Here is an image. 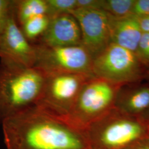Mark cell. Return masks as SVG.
<instances>
[{
	"mask_svg": "<svg viewBox=\"0 0 149 149\" xmlns=\"http://www.w3.org/2000/svg\"><path fill=\"white\" fill-rule=\"evenodd\" d=\"M92 71L95 76L121 86L140 82L149 72L135 53L112 43L93 58Z\"/></svg>",
	"mask_w": 149,
	"mask_h": 149,
	"instance_id": "5b68a950",
	"label": "cell"
},
{
	"mask_svg": "<svg viewBox=\"0 0 149 149\" xmlns=\"http://www.w3.org/2000/svg\"><path fill=\"white\" fill-rule=\"evenodd\" d=\"M108 15L111 43L135 53L143 34L138 17L133 15L123 17Z\"/></svg>",
	"mask_w": 149,
	"mask_h": 149,
	"instance_id": "7c38bea8",
	"label": "cell"
},
{
	"mask_svg": "<svg viewBox=\"0 0 149 149\" xmlns=\"http://www.w3.org/2000/svg\"><path fill=\"white\" fill-rule=\"evenodd\" d=\"M149 107V84L123 85L118 91L114 108L126 114L141 116Z\"/></svg>",
	"mask_w": 149,
	"mask_h": 149,
	"instance_id": "8fae6325",
	"label": "cell"
},
{
	"mask_svg": "<svg viewBox=\"0 0 149 149\" xmlns=\"http://www.w3.org/2000/svg\"><path fill=\"white\" fill-rule=\"evenodd\" d=\"M48 16L50 18L70 13L77 9V0H47Z\"/></svg>",
	"mask_w": 149,
	"mask_h": 149,
	"instance_id": "2e32d148",
	"label": "cell"
},
{
	"mask_svg": "<svg viewBox=\"0 0 149 149\" xmlns=\"http://www.w3.org/2000/svg\"><path fill=\"white\" fill-rule=\"evenodd\" d=\"M147 78H149V72H148V77Z\"/></svg>",
	"mask_w": 149,
	"mask_h": 149,
	"instance_id": "d4e9b609",
	"label": "cell"
},
{
	"mask_svg": "<svg viewBox=\"0 0 149 149\" xmlns=\"http://www.w3.org/2000/svg\"><path fill=\"white\" fill-rule=\"evenodd\" d=\"M16 20L19 26L33 17L48 16L47 0H15Z\"/></svg>",
	"mask_w": 149,
	"mask_h": 149,
	"instance_id": "4fadbf2b",
	"label": "cell"
},
{
	"mask_svg": "<svg viewBox=\"0 0 149 149\" xmlns=\"http://www.w3.org/2000/svg\"><path fill=\"white\" fill-rule=\"evenodd\" d=\"M14 3L15 0H0V24L12 11Z\"/></svg>",
	"mask_w": 149,
	"mask_h": 149,
	"instance_id": "ffe728a7",
	"label": "cell"
},
{
	"mask_svg": "<svg viewBox=\"0 0 149 149\" xmlns=\"http://www.w3.org/2000/svg\"><path fill=\"white\" fill-rule=\"evenodd\" d=\"M146 140H147V141H148V143H149V135H148V136H147V138H146Z\"/></svg>",
	"mask_w": 149,
	"mask_h": 149,
	"instance_id": "cb8c5ba5",
	"label": "cell"
},
{
	"mask_svg": "<svg viewBox=\"0 0 149 149\" xmlns=\"http://www.w3.org/2000/svg\"><path fill=\"white\" fill-rule=\"evenodd\" d=\"M103 0H77V8L102 10Z\"/></svg>",
	"mask_w": 149,
	"mask_h": 149,
	"instance_id": "d6986e66",
	"label": "cell"
},
{
	"mask_svg": "<svg viewBox=\"0 0 149 149\" xmlns=\"http://www.w3.org/2000/svg\"><path fill=\"white\" fill-rule=\"evenodd\" d=\"M80 26L82 45L93 58L111 43L109 15L105 11L77 8L70 13Z\"/></svg>",
	"mask_w": 149,
	"mask_h": 149,
	"instance_id": "ba28073f",
	"label": "cell"
},
{
	"mask_svg": "<svg viewBox=\"0 0 149 149\" xmlns=\"http://www.w3.org/2000/svg\"><path fill=\"white\" fill-rule=\"evenodd\" d=\"M50 19L47 15L37 16L28 19L19 27L27 40L32 44H36L47 30Z\"/></svg>",
	"mask_w": 149,
	"mask_h": 149,
	"instance_id": "5bb4252c",
	"label": "cell"
},
{
	"mask_svg": "<svg viewBox=\"0 0 149 149\" xmlns=\"http://www.w3.org/2000/svg\"><path fill=\"white\" fill-rule=\"evenodd\" d=\"M0 58H6L27 67H34L33 44L25 37L16 20L14 7L0 24Z\"/></svg>",
	"mask_w": 149,
	"mask_h": 149,
	"instance_id": "9c48e42d",
	"label": "cell"
},
{
	"mask_svg": "<svg viewBox=\"0 0 149 149\" xmlns=\"http://www.w3.org/2000/svg\"><path fill=\"white\" fill-rule=\"evenodd\" d=\"M141 117L149 123V107L148 109L144 112V113L141 116Z\"/></svg>",
	"mask_w": 149,
	"mask_h": 149,
	"instance_id": "603a6c76",
	"label": "cell"
},
{
	"mask_svg": "<svg viewBox=\"0 0 149 149\" xmlns=\"http://www.w3.org/2000/svg\"><path fill=\"white\" fill-rule=\"evenodd\" d=\"M135 53L140 63L149 70V33H143Z\"/></svg>",
	"mask_w": 149,
	"mask_h": 149,
	"instance_id": "e0dca14e",
	"label": "cell"
},
{
	"mask_svg": "<svg viewBox=\"0 0 149 149\" xmlns=\"http://www.w3.org/2000/svg\"><path fill=\"white\" fill-rule=\"evenodd\" d=\"M37 43L50 47L82 45L79 24L70 13L53 17L47 30Z\"/></svg>",
	"mask_w": 149,
	"mask_h": 149,
	"instance_id": "30bf717a",
	"label": "cell"
},
{
	"mask_svg": "<svg viewBox=\"0 0 149 149\" xmlns=\"http://www.w3.org/2000/svg\"><path fill=\"white\" fill-rule=\"evenodd\" d=\"M121 86L96 76L91 77L82 86L66 120L75 128L85 130L114 108Z\"/></svg>",
	"mask_w": 149,
	"mask_h": 149,
	"instance_id": "277c9868",
	"label": "cell"
},
{
	"mask_svg": "<svg viewBox=\"0 0 149 149\" xmlns=\"http://www.w3.org/2000/svg\"><path fill=\"white\" fill-rule=\"evenodd\" d=\"M127 149H149V143L145 139L135 143Z\"/></svg>",
	"mask_w": 149,
	"mask_h": 149,
	"instance_id": "7402d4cb",
	"label": "cell"
},
{
	"mask_svg": "<svg viewBox=\"0 0 149 149\" xmlns=\"http://www.w3.org/2000/svg\"><path fill=\"white\" fill-rule=\"evenodd\" d=\"M7 149H90L85 131L34 107L2 123Z\"/></svg>",
	"mask_w": 149,
	"mask_h": 149,
	"instance_id": "6da1fadb",
	"label": "cell"
},
{
	"mask_svg": "<svg viewBox=\"0 0 149 149\" xmlns=\"http://www.w3.org/2000/svg\"><path fill=\"white\" fill-rule=\"evenodd\" d=\"M45 75L43 91L36 107L49 114L66 120L82 86L95 76L76 73Z\"/></svg>",
	"mask_w": 149,
	"mask_h": 149,
	"instance_id": "8992f818",
	"label": "cell"
},
{
	"mask_svg": "<svg viewBox=\"0 0 149 149\" xmlns=\"http://www.w3.org/2000/svg\"><path fill=\"white\" fill-rule=\"evenodd\" d=\"M135 0H103V11L115 17L132 15Z\"/></svg>",
	"mask_w": 149,
	"mask_h": 149,
	"instance_id": "9a60e30c",
	"label": "cell"
},
{
	"mask_svg": "<svg viewBox=\"0 0 149 149\" xmlns=\"http://www.w3.org/2000/svg\"><path fill=\"white\" fill-rule=\"evenodd\" d=\"M36 53L34 67L45 74L76 73L94 76L93 58L82 45L67 47H50L33 44Z\"/></svg>",
	"mask_w": 149,
	"mask_h": 149,
	"instance_id": "52a82bcc",
	"label": "cell"
},
{
	"mask_svg": "<svg viewBox=\"0 0 149 149\" xmlns=\"http://www.w3.org/2000/svg\"><path fill=\"white\" fill-rule=\"evenodd\" d=\"M85 131L90 149H127L147 138L149 123L114 108Z\"/></svg>",
	"mask_w": 149,
	"mask_h": 149,
	"instance_id": "3957f363",
	"label": "cell"
},
{
	"mask_svg": "<svg viewBox=\"0 0 149 149\" xmlns=\"http://www.w3.org/2000/svg\"><path fill=\"white\" fill-rule=\"evenodd\" d=\"M138 19L142 32L149 33V16L138 17Z\"/></svg>",
	"mask_w": 149,
	"mask_h": 149,
	"instance_id": "44dd1931",
	"label": "cell"
},
{
	"mask_svg": "<svg viewBox=\"0 0 149 149\" xmlns=\"http://www.w3.org/2000/svg\"><path fill=\"white\" fill-rule=\"evenodd\" d=\"M0 124L6 119L36 106L46 75L34 67H27L0 58Z\"/></svg>",
	"mask_w": 149,
	"mask_h": 149,
	"instance_id": "7a4b0ae2",
	"label": "cell"
},
{
	"mask_svg": "<svg viewBox=\"0 0 149 149\" xmlns=\"http://www.w3.org/2000/svg\"><path fill=\"white\" fill-rule=\"evenodd\" d=\"M132 15L138 17L149 16V0H135Z\"/></svg>",
	"mask_w": 149,
	"mask_h": 149,
	"instance_id": "ac0fdd59",
	"label": "cell"
}]
</instances>
